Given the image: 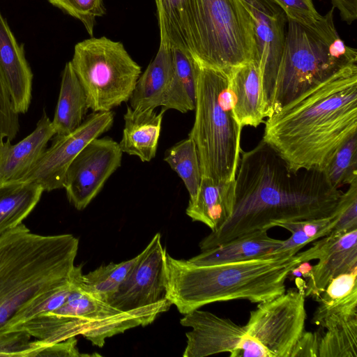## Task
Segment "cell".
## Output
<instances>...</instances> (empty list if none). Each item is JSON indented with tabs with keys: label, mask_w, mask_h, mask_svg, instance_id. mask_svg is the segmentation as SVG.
Returning <instances> with one entry per match:
<instances>
[{
	"label": "cell",
	"mask_w": 357,
	"mask_h": 357,
	"mask_svg": "<svg viewBox=\"0 0 357 357\" xmlns=\"http://www.w3.org/2000/svg\"><path fill=\"white\" fill-rule=\"evenodd\" d=\"M180 323L192 328L185 333L187 344L183 356L204 357L228 352L230 357H239L246 338L244 326L199 308L184 314Z\"/></svg>",
	"instance_id": "cell-14"
},
{
	"label": "cell",
	"mask_w": 357,
	"mask_h": 357,
	"mask_svg": "<svg viewBox=\"0 0 357 357\" xmlns=\"http://www.w3.org/2000/svg\"><path fill=\"white\" fill-rule=\"evenodd\" d=\"M70 62L93 112L128 102L142 73L123 45L105 36L77 43Z\"/></svg>",
	"instance_id": "cell-8"
},
{
	"label": "cell",
	"mask_w": 357,
	"mask_h": 357,
	"mask_svg": "<svg viewBox=\"0 0 357 357\" xmlns=\"http://www.w3.org/2000/svg\"><path fill=\"white\" fill-rule=\"evenodd\" d=\"M357 132V65L306 91L266 118L262 140L294 171H324Z\"/></svg>",
	"instance_id": "cell-2"
},
{
	"label": "cell",
	"mask_w": 357,
	"mask_h": 357,
	"mask_svg": "<svg viewBox=\"0 0 357 357\" xmlns=\"http://www.w3.org/2000/svg\"><path fill=\"white\" fill-rule=\"evenodd\" d=\"M195 116L188 135L195 143L202 176L235 180L242 128L231 107L227 72L196 62Z\"/></svg>",
	"instance_id": "cell-6"
},
{
	"label": "cell",
	"mask_w": 357,
	"mask_h": 357,
	"mask_svg": "<svg viewBox=\"0 0 357 357\" xmlns=\"http://www.w3.org/2000/svg\"><path fill=\"white\" fill-rule=\"evenodd\" d=\"M43 192L40 185L29 181L0 183V236L22 224Z\"/></svg>",
	"instance_id": "cell-26"
},
{
	"label": "cell",
	"mask_w": 357,
	"mask_h": 357,
	"mask_svg": "<svg viewBox=\"0 0 357 357\" xmlns=\"http://www.w3.org/2000/svg\"><path fill=\"white\" fill-rule=\"evenodd\" d=\"M313 324L325 328L357 318V268L333 278L317 298Z\"/></svg>",
	"instance_id": "cell-22"
},
{
	"label": "cell",
	"mask_w": 357,
	"mask_h": 357,
	"mask_svg": "<svg viewBox=\"0 0 357 357\" xmlns=\"http://www.w3.org/2000/svg\"><path fill=\"white\" fill-rule=\"evenodd\" d=\"M167 252L157 233L117 290L105 302L123 312L167 300L165 260Z\"/></svg>",
	"instance_id": "cell-12"
},
{
	"label": "cell",
	"mask_w": 357,
	"mask_h": 357,
	"mask_svg": "<svg viewBox=\"0 0 357 357\" xmlns=\"http://www.w3.org/2000/svg\"><path fill=\"white\" fill-rule=\"evenodd\" d=\"M79 240L40 235L23 223L0 236V344L20 315L72 282Z\"/></svg>",
	"instance_id": "cell-3"
},
{
	"label": "cell",
	"mask_w": 357,
	"mask_h": 357,
	"mask_svg": "<svg viewBox=\"0 0 357 357\" xmlns=\"http://www.w3.org/2000/svg\"><path fill=\"white\" fill-rule=\"evenodd\" d=\"M254 24L258 63L266 107L269 116L278 70L287 33V17L271 0H243Z\"/></svg>",
	"instance_id": "cell-13"
},
{
	"label": "cell",
	"mask_w": 357,
	"mask_h": 357,
	"mask_svg": "<svg viewBox=\"0 0 357 357\" xmlns=\"http://www.w3.org/2000/svg\"><path fill=\"white\" fill-rule=\"evenodd\" d=\"M312 259L311 248L294 255L203 266L167 254V298L182 314L215 302L243 299L259 303L283 294L289 275Z\"/></svg>",
	"instance_id": "cell-4"
},
{
	"label": "cell",
	"mask_w": 357,
	"mask_h": 357,
	"mask_svg": "<svg viewBox=\"0 0 357 357\" xmlns=\"http://www.w3.org/2000/svg\"><path fill=\"white\" fill-rule=\"evenodd\" d=\"M155 2L161 10L171 44L188 50L185 31L190 0H155Z\"/></svg>",
	"instance_id": "cell-32"
},
{
	"label": "cell",
	"mask_w": 357,
	"mask_h": 357,
	"mask_svg": "<svg viewBox=\"0 0 357 357\" xmlns=\"http://www.w3.org/2000/svg\"><path fill=\"white\" fill-rule=\"evenodd\" d=\"M231 216L199 244L202 251L280 223L331 216L342 194L324 171L292 170L264 141L241 152Z\"/></svg>",
	"instance_id": "cell-1"
},
{
	"label": "cell",
	"mask_w": 357,
	"mask_h": 357,
	"mask_svg": "<svg viewBox=\"0 0 357 357\" xmlns=\"http://www.w3.org/2000/svg\"><path fill=\"white\" fill-rule=\"evenodd\" d=\"M326 329L320 340L319 357H357V318Z\"/></svg>",
	"instance_id": "cell-30"
},
{
	"label": "cell",
	"mask_w": 357,
	"mask_h": 357,
	"mask_svg": "<svg viewBox=\"0 0 357 357\" xmlns=\"http://www.w3.org/2000/svg\"><path fill=\"white\" fill-rule=\"evenodd\" d=\"M164 112L135 111L130 106L123 115L124 128L119 143L123 153L137 156L142 162L155 158Z\"/></svg>",
	"instance_id": "cell-23"
},
{
	"label": "cell",
	"mask_w": 357,
	"mask_h": 357,
	"mask_svg": "<svg viewBox=\"0 0 357 357\" xmlns=\"http://www.w3.org/2000/svg\"><path fill=\"white\" fill-rule=\"evenodd\" d=\"M0 75L15 112L25 114L31 100L33 75L20 44L0 11Z\"/></svg>",
	"instance_id": "cell-16"
},
{
	"label": "cell",
	"mask_w": 357,
	"mask_h": 357,
	"mask_svg": "<svg viewBox=\"0 0 357 357\" xmlns=\"http://www.w3.org/2000/svg\"><path fill=\"white\" fill-rule=\"evenodd\" d=\"M172 49L174 73L161 110L165 112L168 109H174L186 113L195 107L196 61L188 50L173 45Z\"/></svg>",
	"instance_id": "cell-25"
},
{
	"label": "cell",
	"mask_w": 357,
	"mask_h": 357,
	"mask_svg": "<svg viewBox=\"0 0 357 357\" xmlns=\"http://www.w3.org/2000/svg\"><path fill=\"white\" fill-rule=\"evenodd\" d=\"M343 21L350 24L357 19V0H331Z\"/></svg>",
	"instance_id": "cell-39"
},
{
	"label": "cell",
	"mask_w": 357,
	"mask_h": 357,
	"mask_svg": "<svg viewBox=\"0 0 357 357\" xmlns=\"http://www.w3.org/2000/svg\"><path fill=\"white\" fill-rule=\"evenodd\" d=\"M334 9L310 25L287 19L268 116L338 72L357 65L356 50L347 45L335 29Z\"/></svg>",
	"instance_id": "cell-5"
},
{
	"label": "cell",
	"mask_w": 357,
	"mask_h": 357,
	"mask_svg": "<svg viewBox=\"0 0 357 357\" xmlns=\"http://www.w3.org/2000/svg\"><path fill=\"white\" fill-rule=\"evenodd\" d=\"M285 13L287 19L304 25L316 23L321 16L315 9L312 0H271Z\"/></svg>",
	"instance_id": "cell-36"
},
{
	"label": "cell",
	"mask_w": 357,
	"mask_h": 357,
	"mask_svg": "<svg viewBox=\"0 0 357 357\" xmlns=\"http://www.w3.org/2000/svg\"><path fill=\"white\" fill-rule=\"evenodd\" d=\"M114 117L112 110L93 112L71 132L56 135L51 146L22 180L35 182L44 191L62 188L70 164L91 141L111 128Z\"/></svg>",
	"instance_id": "cell-11"
},
{
	"label": "cell",
	"mask_w": 357,
	"mask_h": 357,
	"mask_svg": "<svg viewBox=\"0 0 357 357\" xmlns=\"http://www.w3.org/2000/svg\"><path fill=\"white\" fill-rule=\"evenodd\" d=\"M331 216L333 227L328 235L343 234L357 229V180L342 192Z\"/></svg>",
	"instance_id": "cell-33"
},
{
	"label": "cell",
	"mask_w": 357,
	"mask_h": 357,
	"mask_svg": "<svg viewBox=\"0 0 357 357\" xmlns=\"http://www.w3.org/2000/svg\"><path fill=\"white\" fill-rule=\"evenodd\" d=\"M185 44L197 63L225 72L255 59L249 9L243 0H190Z\"/></svg>",
	"instance_id": "cell-7"
},
{
	"label": "cell",
	"mask_w": 357,
	"mask_h": 357,
	"mask_svg": "<svg viewBox=\"0 0 357 357\" xmlns=\"http://www.w3.org/2000/svg\"><path fill=\"white\" fill-rule=\"evenodd\" d=\"M56 135L52 121L44 112L36 128L15 144L0 142V183L22 180L36 165Z\"/></svg>",
	"instance_id": "cell-19"
},
{
	"label": "cell",
	"mask_w": 357,
	"mask_h": 357,
	"mask_svg": "<svg viewBox=\"0 0 357 357\" xmlns=\"http://www.w3.org/2000/svg\"><path fill=\"white\" fill-rule=\"evenodd\" d=\"M89 109L84 89L70 61L62 72L59 98L52 121L56 135H66L77 128Z\"/></svg>",
	"instance_id": "cell-24"
},
{
	"label": "cell",
	"mask_w": 357,
	"mask_h": 357,
	"mask_svg": "<svg viewBox=\"0 0 357 357\" xmlns=\"http://www.w3.org/2000/svg\"><path fill=\"white\" fill-rule=\"evenodd\" d=\"M75 337L68 340L47 345L41 349L38 356H82L77 347Z\"/></svg>",
	"instance_id": "cell-38"
},
{
	"label": "cell",
	"mask_w": 357,
	"mask_h": 357,
	"mask_svg": "<svg viewBox=\"0 0 357 357\" xmlns=\"http://www.w3.org/2000/svg\"><path fill=\"white\" fill-rule=\"evenodd\" d=\"M277 227L289 231L291 236L283 240L273 254L296 255L309 243L329 234L333 227L332 216L327 218L280 223Z\"/></svg>",
	"instance_id": "cell-29"
},
{
	"label": "cell",
	"mask_w": 357,
	"mask_h": 357,
	"mask_svg": "<svg viewBox=\"0 0 357 357\" xmlns=\"http://www.w3.org/2000/svg\"><path fill=\"white\" fill-rule=\"evenodd\" d=\"M260 230L235 238L216 247L202 251L188 261L195 266H211L280 255H273L283 243ZM286 255V254H282Z\"/></svg>",
	"instance_id": "cell-21"
},
{
	"label": "cell",
	"mask_w": 357,
	"mask_h": 357,
	"mask_svg": "<svg viewBox=\"0 0 357 357\" xmlns=\"http://www.w3.org/2000/svg\"><path fill=\"white\" fill-rule=\"evenodd\" d=\"M321 335L319 332L304 331L296 343L291 357H317Z\"/></svg>",
	"instance_id": "cell-37"
},
{
	"label": "cell",
	"mask_w": 357,
	"mask_h": 357,
	"mask_svg": "<svg viewBox=\"0 0 357 357\" xmlns=\"http://www.w3.org/2000/svg\"><path fill=\"white\" fill-rule=\"evenodd\" d=\"M20 129L19 114L15 112L0 75V142L13 140Z\"/></svg>",
	"instance_id": "cell-35"
},
{
	"label": "cell",
	"mask_w": 357,
	"mask_h": 357,
	"mask_svg": "<svg viewBox=\"0 0 357 357\" xmlns=\"http://www.w3.org/2000/svg\"><path fill=\"white\" fill-rule=\"evenodd\" d=\"M324 171L337 189L357 180V132L337 149Z\"/></svg>",
	"instance_id": "cell-31"
},
{
	"label": "cell",
	"mask_w": 357,
	"mask_h": 357,
	"mask_svg": "<svg viewBox=\"0 0 357 357\" xmlns=\"http://www.w3.org/2000/svg\"><path fill=\"white\" fill-rule=\"evenodd\" d=\"M164 160L181 178L192 200L202 176L195 142L188 137L177 142L165 151Z\"/></svg>",
	"instance_id": "cell-27"
},
{
	"label": "cell",
	"mask_w": 357,
	"mask_h": 357,
	"mask_svg": "<svg viewBox=\"0 0 357 357\" xmlns=\"http://www.w3.org/2000/svg\"><path fill=\"white\" fill-rule=\"evenodd\" d=\"M235 180L215 181L202 176L195 197L189 200L186 214L204 223L211 231L218 230L232 215L235 204Z\"/></svg>",
	"instance_id": "cell-20"
},
{
	"label": "cell",
	"mask_w": 357,
	"mask_h": 357,
	"mask_svg": "<svg viewBox=\"0 0 357 357\" xmlns=\"http://www.w3.org/2000/svg\"><path fill=\"white\" fill-rule=\"evenodd\" d=\"M139 255L118 264L102 265L87 274L82 273L79 285L89 294L105 301L119 287L138 260Z\"/></svg>",
	"instance_id": "cell-28"
},
{
	"label": "cell",
	"mask_w": 357,
	"mask_h": 357,
	"mask_svg": "<svg viewBox=\"0 0 357 357\" xmlns=\"http://www.w3.org/2000/svg\"><path fill=\"white\" fill-rule=\"evenodd\" d=\"M52 6L79 20L91 37L93 36L96 20L105 14L102 0H47Z\"/></svg>",
	"instance_id": "cell-34"
},
{
	"label": "cell",
	"mask_w": 357,
	"mask_h": 357,
	"mask_svg": "<svg viewBox=\"0 0 357 357\" xmlns=\"http://www.w3.org/2000/svg\"><path fill=\"white\" fill-rule=\"evenodd\" d=\"M123 152L118 142L109 137L91 141L68 166L64 177L68 201L83 210L121 166Z\"/></svg>",
	"instance_id": "cell-10"
},
{
	"label": "cell",
	"mask_w": 357,
	"mask_h": 357,
	"mask_svg": "<svg viewBox=\"0 0 357 357\" xmlns=\"http://www.w3.org/2000/svg\"><path fill=\"white\" fill-rule=\"evenodd\" d=\"M305 293L294 289L257 303L244 326L240 357H291L305 331Z\"/></svg>",
	"instance_id": "cell-9"
},
{
	"label": "cell",
	"mask_w": 357,
	"mask_h": 357,
	"mask_svg": "<svg viewBox=\"0 0 357 357\" xmlns=\"http://www.w3.org/2000/svg\"><path fill=\"white\" fill-rule=\"evenodd\" d=\"M234 117L241 128L257 127L266 118V107L258 63L252 59L227 72Z\"/></svg>",
	"instance_id": "cell-18"
},
{
	"label": "cell",
	"mask_w": 357,
	"mask_h": 357,
	"mask_svg": "<svg viewBox=\"0 0 357 357\" xmlns=\"http://www.w3.org/2000/svg\"><path fill=\"white\" fill-rule=\"evenodd\" d=\"M160 29V45L157 54L140 75L129 99L135 111L155 109L162 105L172 79L174 61L172 45L167 33L160 9L156 6Z\"/></svg>",
	"instance_id": "cell-17"
},
{
	"label": "cell",
	"mask_w": 357,
	"mask_h": 357,
	"mask_svg": "<svg viewBox=\"0 0 357 357\" xmlns=\"http://www.w3.org/2000/svg\"><path fill=\"white\" fill-rule=\"evenodd\" d=\"M312 248L318 262L309 272L305 296L317 301L333 278L357 268V229L324 236Z\"/></svg>",
	"instance_id": "cell-15"
}]
</instances>
